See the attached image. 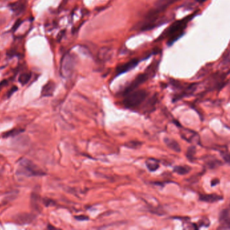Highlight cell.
<instances>
[{
    "instance_id": "cell-1",
    "label": "cell",
    "mask_w": 230,
    "mask_h": 230,
    "mask_svg": "<svg viewBox=\"0 0 230 230\" xmlns=\"http://www.w3.org/2000/svg\"><path fill=\"white\" fill-rule=\"evenodd\" d=\"M197 11L191 15L186 16L183 19L177 20L174 22L170 27L166 29L160 37L157 38V41L162 40L165 38H168V45H172L174 42H176L178 39L182 36L184 34V30L186 27V26L190 20H192L194 16L196 14Z\"/></svg>"
},
{
    "instance_id": "cell-2",
    "label": "cell",
    "mask_w": 230,
    "mask_h": 230,
    "mask_svg": "<svg viewBox=\"0 0 230 230\" xmlns=\"http://www.w3.org/2000/svg\"><path fill=\"white\" fill-rule=\"evenodd\" d=\"M179 0H158L155 3V7L149 12L143 24V27L147 29H152L156 27L158 24V16L161 12L166 10L174 3Z\"/></svg>"
},
{
    "instance_id": "cell-3",
    "label": "cell",
    "mask_w": 230,
    "mask_h": 230,
    "mask_svg": "<svg viewBox=\"0 0 230 230\" xmlns=\"http://www.w3.org/2000/svg\"><path fill=\"white\" fill-rule=\"evenodd\" d=\"M125 96L123 104L125 108L131 109L140 105L147 97V93L145 90H134Z\"/></svg>"
},
{
    "instance_id": "cell-4",
    "label": "cell",
    "mask_w": 230,
    "mask_h": 230,
    "mask_svg": "<svg viewBox=\"0 0 230 230\" xmlns=\"http://www.w3.org/2000/svg\"><path fill=\"white\" fill-rule=\"evenodd\" d=\"M76 57L72 53H66L61 62V74L63 77L67 78L72 74L76 66Z\"/></svg>"
},
{
    "instance_id": "cell-5",
    "label": "cell",
    "mask_w": 230,
    "mask_h": 230,
    "mask_svg": "<svg viewBox=\"0 0 230 230\" xmlns=\"http://www.w3.org/2000/svg\"><path fill=\"white\" fill-rule=\"evenodd\" d=\"M20 167L21 168V173L28 176H43L45 173L41 170L37 165L28 159H24L20 161Z\"/></svg>"
},
{
    "instance_id": "cell-6",
    "label": "cell",
    "mask_w": 230,
    "mask_h": 230,
    "mask_svg": "<svg viewBox=\"0 0 230 230\" xmlns=\"http://www.w3.org/2000/svg\"><path fill=\"white\" fill-rule=\"evenodd\" d=\"M154 72H155L154 69L150 70V68H149L148 72H147V70H146V72H145L139 74V75L135 78V79L132 81V82L130 84V85L126 87L124 92H123L124 95H126V94L133 91V90H135L139 86H140L141 85H142V84L144 83L145 81H147L149 78H150L151 73H153Z\"/></svg>"
},
{
    "instance_id": "cell-7",
    "label": "cell",
    "mask_w": 230,
    "mask_h": 230,
    "mask_svg": "<svg viewBox=\"0 0 230 230\" xmlns=\"http://www.w3.org/2000/svg\"><path fill=\"white\" fill-rule=\"evenodd\" d=\"M139 62V60L138 59H133L128 61L127 63L119 65L116 69V76H118L121 75V74L127 72L135 68L138 65Z\"/></svg>"
},
{
    "instance_id": "cell-8",
    "label": "cell",
    "mask_w": 230,
    "mask_h": 230,
    "mask_svg": "<svg viewBox=\"0 0 230 230\" xmlns=\"http://www.w3.org/2000/svg\"><path fill=\"white\" fill-rule=\"evenodd\" d=\"M27 5V0H18L16 2L9 4V7L16 15H20L26 11Z\"/></svg>"
},
{
    "instance_id": "cell-9",
    "label": "cell",
    "mask_w": 230,
    "mask_h": 230,
    "mask_svg": "<svg viewBox=\"0 0 230 230\" xmlns=\"http://www.w3.org/2000/svg\"><path fill=\"white\" fill-rule=\"evenodd\" d=\"M219 221L221 223L222 228L230 229V211L228 209H225L220 215Z\"/></svg>"
},
{
    "instance_id": "cell-10",
    "label": "cell",
    "mask_w": 230,
    "mask_h": 230,
    "mask_svg": "<svg viewBox=\"0 0 230 230\" xmlns=\"http://www.w3.org/2000/svg\"><path fill=\"white\" fill-rule=\"evenodd\" d=\"M55 84L53 81H49L43 87L41 95L43 97L52 96L55 91Z\"/></svg>"
},
{
    "instance_id": "cell-11",
    "label": "cell",
    "mask_w": 230,
    "mask_h": 230,
    "mask_svg": "<svg viewBox=\"0 0 230 230\" xmlns=\"http://www.w3.org/2000/svg\"><path fill=\"white\" fill-rule=\"evenodd\" d=\"M223 199L222 196H220L217 194H200L199 196V200L205 203H215L219 200Z\"/></svg>"
},
{
    "instance_id": "cell-12",
    "label": "cell",
    "mask_w": 230,
    "mask_h": 230,
    "mask_svg": "<svg viewBox=\"0 0 230 230\" xmlns=\"http://www.w3.org/2000/svg\"><path fill=\"white\" fill-rule=\"evenodd\" d=\"M164 142L170 149L178 152V153H179V152L181 151V148L179 144L176 141L174 140V139L166 138H164Z\"/></svg>"
},
{
    "instance_id": "cell-13",
    "label": "cell",
    "mask_w": 230,
    "mask_h": 230,
    "mask_svg": "<svg viewBox=\"0 0 230 230\" xmlns=\"http://www.w3.org/2000/svg\"><path fill=\"white\" fill-rule=\"evenodd\" d=\"M31 73L30 72H24L21 74L18 78V81L22 85H25L30 81L31 78Z\"/></svg>"
},
{
    "instance_id": "cell-14",
    "label": "cell",
    "mask_w": 230,
    "mask_h": 230,
    "mask_svg": "<svg viewBox=\"0 0 230 230\" xmlns=\"http://www.w3.org/2000/svg\"><path fill=\"white\" fill-rule=\"evenodd\" d=\"M111 55V51L108 49H102L100 50L99 53L100 59L102 61H106V60H108Z\"/></svg>"
},
{
    "instance_id": "cell-15",
    "label": "cell",
    "mask_w": 230,
    "mask_h": 230,
    "mask_svg": "<svg viewBox=\"0 0 230 230\" xmlns=\"http://www.w3.org/2000/svg\"><path fill=\"white\" fill-rule=\"evenodd\" d=\"M174 171L179 175H185L189 172V168L186 166H176L174 167Z\"/></svg>"
},
{
    "instance_id": "cell-16",
    "label": "cell",
    "mask_w": 230,
    "mask_h": 230,
    "mask_svg": "<svg viewBox=\"0 0 230 230\" xmlns=\"http://www.w3.org/2000/svg\"><path fill=\"white\" fill-rule=\"evenodd\" d=\"M147 167L151 171H155L159 168V164L155 160H150L147 162Z\"/></svg>"
},
{
    "instance_id": "cell-17",
    "label": "cell",
    "mask_w": 230,
    "mask_h": 230,
    "mask_svg": "<svg viewBox=\"0 0 230 230\" xmlns=\"http://www.w3.org/2000/svg\"><path fill=\"white\" fill-rule=\"evenodd\" d=\"M23 131V130H22L20 128H16V129H12L11 130H9L5 133L3 135V137L4 138H8L9 137H14V136L18 134L19 133H20L21 132Z\"/></svg>"
},
{
    "instance_id": "cell-18",
    "label": "cell",
    "mask_w": 230,
    "mask_h": 230,
    "mask_svg": "<svg viewBox=\"0 0 230 230\" xmlns=\"http://www.w3.org/2000/svg\"><path fill=\"white\" fill-rule=\"evenodd\" d=\"M195 147H190L189 148L187 151V157L189 159L190 161H192L194 158V155H195Z\"/></svg>"
},
{
    "instance_id": "cell-19",
    "label": "cell",
    "mask_w": 230,
    "mask_h": 230,
    "mask_svg": "<svg viewBox=\"0 0 230 230\" xmlns=\"http://www.w3.org/2000/svg\"><path fill=\"white\" fill-rule=\"evenodd\" d=\"M17 90H18V87H17V86H12V89H11L10 90H9V91L8 92V93H7V97H8V98H9V97H11L13 93H15L16 91H17Z\"/></svg>"
},
{
    "instance_id": "cell-20",
    "label": "cell",
    "mask_w": 230,
    "mask_h": 230,
    "mask_svg": "<svg viewBox=\"0 0 230 230\" xmlns=\"http://www.w3.org/2000/svg\"><path fill=\"white\" fill-rule=\"evenodd\" d=\"M222 63L223 65H226L229 63H230V52L227 54L226 57L223 59Z\"/></svg>"
},
{
    "instance_id": "cell-21",
    "label": "cell",
    "mask_w": 230,
    "mask_h": 230,
    "mask_svg": "<svg viewBox=\"0 0 230 230\" xmlns=\"http://www.w3.org/2000/svg\"><path fill=\"white\" fill-rule=\"evenodd\" d=\"M22 23V20H18L16 22V23L14 24V25L13 26V28H12V30L15 31L16 30H17L18 28L20 27V25Z\"/></svg>"
},
{
    "instance_id": "cell-22",
    "label": "cell",
    "mask_w": 230,
    "mask_h": 230,
    "mask_svg": "<svg viewBox=\"0 0 230 230\" xmlns=\"http://www.w3.org/2000/svg\"><path fill=\"white\" fill-rule=\"evenodd\" d=\"M75 218L77 219V220H79V221H86V220H88V217H87L83 215L75 217Z\"/></svg>"
},
{
    "instance_id": "cell-23",
    "label": "cell",
    "mask_w": 230,
    "mask_h": 230,
    "mask_svg": "<svg viewBox=\"0 0 230 230\" xmlns=\"http://www.w3.org/2000/svg\"><path fill=\"white\" fill-rule=\"evenodd\" d=\"M223 159L227 162V163H230V155L229 154H227V153L223 154Z\"/></svg>"
},
{
    "instance_id": "cell-24",
    "label": "cell",
    "mask_w": 230,
    "mask_h": 230,
    "mask_svg": "<svg viewBox=\"0 0 230 230\" xmlns=\"http://www.w3.org/2000/svg\"><path fill=\"white\" fill-rule=\"evenodd\" d=\"M219 183V180L218 179H215V180H213L212 182H211V186H216L218 185V184Z\"/></svg>"
},
{
    "instance_id": "cell-25",
    "label": "cell",
    "mask_w": 230,
    "mask_h": 230,
    "mask_svg": "<svg viewBox=\"0 0 230 230\" xmlns=\"http://www.w3.org/2000/svg\"><path fill=\"white\" fill-rule=\"evenodd\" d=\"M217 162H218V161H211V162H210V163H209V167H211V168L215 167V166H217V165H218V164L216 163Z\"/></svg>"
}]
</instances>
